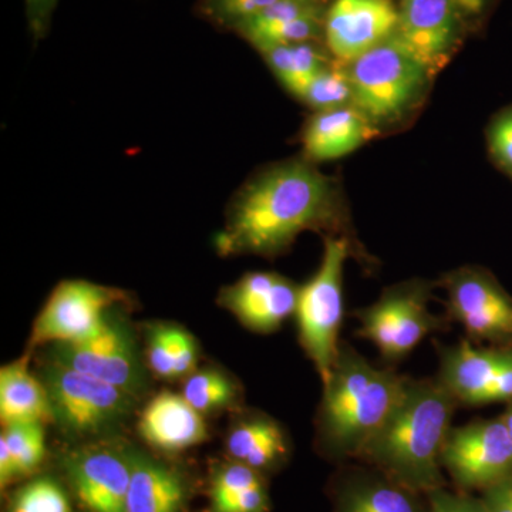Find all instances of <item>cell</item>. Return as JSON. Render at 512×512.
<instances>
[{
    "label": "cell",
    "mask_w": 512,
    "mask_h": 512,
    "mask_svg": "<svg viewBox=\"0 0 512 512\" xmlns=\"http://www.w3.org/2000/svg\"><path fill=\"white\" fill-rule=\"evenodd\" d=\"M336 218L329 178L308 161H286L259 171L232 195L215 248L221 256L274 258L302 232L332 227Z\"/></svg>",
    "instance_id": "cell-1"
},
{
    "label": "cell",
    "mask_w": 512,
    "mask_h": 512,
    "mask_svg": "<svg viewBox=\"0 0 512 512\" xmlns=\"http://www.w3.org/2000/svg\"><path fill=\"white\" fill-rule=\"evenodd\" d=\"M460 406L439 379L412 380L360 457L409 490L439 488L441 450Z\"/></svg>",
    "instance_id": "cell-2"
},
{
    "label": "cell",
    "mask_w": 512,
    "mask_h": 512,
    "mask_svg": "<svg viewBox=\"0 0 512 512\" xmlns=\"http://www.w3.org/2000/svg\"><path fill=\"white\" fill-rule=\"evenodd\" d=\"M407 382L409 377L373 366L340 342L316 414V443L323 453L338 460L360 456L402 399Z\"/></svg>",
    "instance_id": "cell-3"
},
{
    "label": "cell",
    "mask_w": 512,
    "mask_h": 512,
    "mask_svg": "<svg viewBox=\"0 0 512 512\" xmlns=\"http://www.w3.org/2000/svg\"><path fill=\"white\" fill-rule=\"evenodd\" d=\"M53 423L74 440H104L131 419L140 400L96 377L47 360L43 366Z\"/></svg>",
    "instance_id": "cell-4"
},
{
    "label": "cell",
    "mask_w": 512,
    "mask_h": 512,
    "mask_svg": "<svg viewBox=\"0 0 512 512\" xmlns=\"http://www.w3.org/2000/svg\"><path fill=\"white\" fill-rule=\"evenodd\" d=\"M350 254L348 239H325L316 274L299 289L296 306L299 343L322 383L328 380L339 352L343 322V269Z\"/></svg>",
    "instance_id": "cell-5"
},
{
    "label": "cell",
    "mask_w": 512,
    "mask_h": 512,
    "mask_svg": "<svg viewBox=\"0 0 512 512\" xmlns=\"http://www.w3.org/2000/svg\"><path fill=\"white\" fill-rule=\"evenodd\" d=\"M348 66L352 106L370 123H382L403 114L429 73V67L397 35Z\"/></svg>",
    "instance_id": "cell-6"
},
{
    "label": "cell",
    "mask_w": 512,
    "mask_h": 512,
    "mask_svg": "<svg viewBox=\"0 0 512 512\" xmlns=\"http://www.w3.org/2000/svg\"><path fill=\"white\" fill-rule=\"evenodd\" d=\"M120 308L123 306L107 313L89 338L52 345L49 360L120 387L141 400L147 392L146 360L138 352L130 326L117 315Z\"/></svg>",
    "instance_id": "cell-7"
},
{
    "label": "cell",
    "mask_w": 512,
    "mask_h": 512,
    "mask_svg": "<svg viewBox=\"0 0 512 512\" xmlns=\"http://www.w3.org/2000/svg\"><path fill=\"white\" fill-rule=\"evenodd\" d=\"M429 298L426 285L389 289L379 301L355 313L360 323L357 336L373 343L387 362L404 359L431 333L447 329V320L429 311Z\"/></svg>",
    "instance_id": "cell-8"
},
{
    "label": "cell",
    "mask_w": 512,
    "mask_h": 512,
    "mask_svg": "<svg viewBox=\"0 0 512 512\" xmlns=\"http://www.w3.org/2000/svg\"><path fill=\"white\" fill-rule=\"evenodd\" d=\"M130 295L120 288L86 279H66L53 289L33 323L30 348L79 342L100 328L107 313L127 306Z\"/></svg>",
    "instance_id": "cell-9"
},
{
    "label": "cell",
    "mask_w": 512,
    "mask_h": 512,
    "mask_svg": "<svg viewBox=\"0 0 512 512\" xmlns=\"http://www.w3.org/2000/svg\"><path fill=\"white\" fill-rule=\"evenodd\" d=\"M440 461L460 487L487 490L512 476L510 431L501 417L453 427Z\"/></svg>",
    "instance_id": "cell-10"
},
{
    "label": "cell",
    "mask_w": 512,
    "mask_h": 512,
    "mask_svg": "<svg viewBox=\"0 0 512 512\" xmlns=\"http://www.w3.org/2000/svg\"><path fill=\"white\" fill-rule=\"evenodd\" d=\"M439 382L458 404L512 402V348L480 349L467 340L439 348Z\"/></svg>",
    "instance_id": "cell-11"
},
{
    "label": "cell",
    "mask_w": 512,
    "mask_h": 512,
    "mask_svg": "<svg viewBox=\"0 0 512 512\" xmlns=\"http://www.w3.org/2000/svg\"><path fill=\"white\" fill-rule=\"evenodd\" d=\"M63 466L87 512H127L130 447L100 440L64 454Z\"/></svg>",
    "instance_id": "cell-12"
},
{
    "label": "cell",
    "mask_w": 512,
    "mask_h": 512,
    "mask_svg": "<svg viewBox=\"0 0 512 512\" xmlns=\"http://www.w3.org/2000/svg\"><path fill=\"white\" fill-rule=\"evenodd\" d=\"M399 22L393 0H333L323 37L330 55L348 66L396 35Z\"/></svg>",
    "instance_id": "cell-13"
},
{
    "label": "cell",
    "mask_w": 512,
    "mask_h": 512,
    "mask_svg": "<svg viewBox=\"0 0 512 512\" xmlns=\"http://www.w3.org/2000/svg\"><path fill=\"white\" fill-rule=\"evenodd\" d=\"M448 313L474 340L512 342V301L488 276L456 272L448 278Z\"/></svg>",
    "instance_id": "cell-14"
},
{
    "label": "cell",
    "mask_w": 512,
    "mask_h": 512,
    "mask_svg": "<svg viewBox=\"0 0 512 512\" xmlns=\"http://www.w3.org/2000/svg\"><path fill=\"white\" fill-rule=\"evenodd\" d=\"M299 289L275 272H249L218 293V305L255 333L276 332L295 316Z\"/></svg>",
    "instance_id": "cell-15"
},
{
    "label": "cell",
    "mask_w": 512,
    "mask_h": 512,
    "mask_svg": "<svg viewBox=\"0 0 512 512\" xmlns=\"http://www.w3.org/2000/svg\"><path fill=\"white\" fill-rule=\"evenodd\" d=\"M326 0H284L239 23L237 33L259 53L271 47L318 42L325 29Z\"/></svg>",
    "instance_id": "cell-16"
},
{
    "label": "cell",
    "mask_w": 512,
    "mask_h": 512,
    "mask_svg": "<svg viewBox=\"0 0 512 512\" xmlns=\"http://www.w3.org/2000/svg\"><path fill=\"white\" fill-rule=\"evenodd\" d=\"M137 431L148 446L161 453H181L210 437L207 421L183 394L163 390L148 400L137 420Z\"/></svg>",
    "instance_id": "cell-17"
},
{
    "label": "cell",
    "mask_w": 512,
    "mask_h": 512,
    "mask_svg": "<svg viewBox=\"0 0 512 512\" xmlns=\"http://www.w3.org/2000/svg\"><path fill=\"white\" fill-rule=\"evenodd\" d=\"M458 0H407L396 35L429 67L439 66L457 35Z\"/></svg>",
    "instance_id": "cell-18"
},
{
    "label": "cell",
    "mask_w": 512,
    "mask_h": 512,
    "mask_svg": "<svg viewBox=\"0 0 512 512\" xmlns=\"http://www.w3.org/2000/svg\"><path fill=\"white\" fill-rule=\"evenodd\" d=\"M127 512H183L188 484L177 467L130 447Z\"/></svg>",
    "instance_id": "cell-19"
},
{
    "label": "cell",
    "mask_w": 512,
    "mask_h": 512,
    "mask_svg": "<svg viewBox=\"0 0 512 512\" xmlns=\"http://www.w3.org/2000/svg\"><path fill=\"white\" fill-rule=\"evenodd\" d=\"M225 450L229 460L261 473L279 466L289 456L291 441L278 420L262 412H244L229 424Z\"/></svg>",
    "instance_id": "cell-20"
},
{
    "label": "cell",
    "mask_w": 512,
    "mask_h": 512,
    "mask_svg": "<svg viewBox=\"0 0 512 512\" xmlns=\"http://www.w3.org/2000/svg\"><path fill=\"white\" fill-rule=\"evenodd\" d=\"M370 124L353 106L318 111L303 128V153L311 161H330L348 156L372 137Z\"/></svg>",
    "instance_id": "cell-21"
},
{
    "label": "cell",
    "mask_w": 512,
    "mask_h": 512,
    "mask_svg": "<svg viewBox=\"0 0 512 512\" xmlns=\"http://www.w3.org/2000/svg\"><path fill=\"white\" fill-rule=\"evenodd\" d=\"M30 353L0 370V421L10 424H46L52 421L49 394L40 376L30 372Z\"/></svg>",
    "instance_id": "cell-22"
},
{
    "label": "cell",
    "mask_w": 512,
    "mask_h": 512,
    "mask_svg": "<svg viewBox=\"0 0 512 512\" xmlns=\"http://www.w3.org/2000/svg\"><path fill=\"white\" fill-rule=\"evenodd\" d=\"M261 55L279 83L299 100L313 80L329 66L328 57L316 42L271 47Z\"/></svg>",
    "instance_id": "cell-23"
},
{
    "label": "cell",
    "mask_w": 512,
    "mask_h": 512,
    "mask_svg": "<svg viewBox=\"0 0 512 512\" xmlns=\"http://www.w3.org/2000/svg\"><path fill=\"white\" fill-rule=\"evenodd\" d=\"M181 394L202 416L238 410L242 402V387L237 379L220 367H198L183 380Z\"/></svg>",
    "instance_id": "cell-24"
},
{
    "label": "cell",
    "mask_w": 512,
    "mask_h": 512,
    "mask_svg": "<svg viewBox=\"0 0 512 512\" xmlns=\"http://www.w3.org/2000/svg\"><path fill=\"white\" fill-rule=\"evenodd\" d=\"M339 512H420L406 488L380 480H357L346 485Z\"/></svg>",
    "instance_id": "cell-25"
},
{
    "label": "cell",
    "mask_w": 512,
    "mask_h": 512,
    "mask_svg": "<svg viewBox=\"0 0 512 512\" xmlns=\"http://www.w3.org/2000/svg\"><path fill=\"white\" fill-rule=\"evenodd\" d=\"M0 440L12 453L18 480L33 476L45 461V424H10L3 427Z\"/></svg>",
    "instance_id": "cell-26"
},
{
    "label": "cell",
    "mask_w": 512,
    "mask_h": 512,
    "mask_svg": "<svg viewBox=\"0 0 512 512\" xmlns=\"http://www.w3.org/2000/svg\"><path fill=\"white\" fill-rule=\"evenodd\" d=\"M8 512H73L69 495L52 477H35L13 493Z\"/></svg>",
    "instance_id": "cell-27"
},
{
    "label": "cell",
    "mask_w": 512,
    "mask_h": 512,
    "mask_svg": "<svg viewBox=\"0 0 512 512\" xmlns=\"http://www.w3.org/2000/svg\"><path fill=\"white\" fill-rule=\"evenodd\" d=\"M343 66L345 64H329L308 87L305 96L302 97L303 103L308 104L316 113L342 109L353 104L348 67Z\"/></svg>",
    "instance_id": "cell-28"
},
{
    "label": "cell",
    "mask_w": 512,
    "mask_h": 512,
    "mask_svg": "<svg viewBox=\"0 0 512 512\" xmlns=\"http://www.w3.org/2000/svg\"><path fill=\"white\" fill-rule=\"evenodd\" d=\"M284 0H198L195 12L214 28L232 32L239 23Z\"/></svg>",
    "instance_id": "cell-29"
},
{
    "label": "cell",
    "mask_w": 512,
    "mask_h": 512,
    "mask_svg": "<svg viewBox=\"0 0 512 512\" xmlns=\"http://www.w3.org/2000/svg\"><path fill=\"white\" fill-rule=\"evenodd\" d=\"M175 323H150L146 328L144 360L148 372L164 382H175L174 377Z\"/></svg>",
    "instance_id": "cell-30"
},
{
    "label": "cell",
    "mask_w": 512,
    "mask_h": 512,
    "mask_svg": "<svg viewBox=\"0 0 512 512\" xmlns=\"http://www.w3.org/2000/svg\"><path fill=\"white\" fill-rule=\"evenodd\" d=\"M262 483L264 480L258 470L238 461L229 460L228 463L218 466L212 474L210 500L237 494L239 491Z\"/></svg>",
    "instance_id": "cell-31"
},
{
    "label": "cell",
    "mask_w": 512,
    "mask_h": 512,
    "mask_svg": "<svg viewBox=\"0 0 512 512\" xmlns=\"http://www.w3.org/2000/svg\"><path fill=\"white\" fill-rule=\"evenodd\" d=\"M210 501L211 512H266L269 508L268 491L264 483Z\"/></svg>",
    "instance_id": "cell-32"
},
{
    "label": "cell",
    "mask_w": 512,
    "mask_h": 512,
    "mask_svg": "<svg viewBox=\"0 0 512 512\" xmlns=\"http://www.w3.org/2000/svg\"><path fill=\"white\" fill-rule=\"evenodd\" d=\"M200 346L197 339L187 329L175 325L174 332V377L177 380L187 379L198 369Z\"/></svg>",
    "instance_id": "cell-33"
},
{
    "label": "cell",
    "mask_w": 512,
    "mask_h": 512,
    "mask_svg": "<svg viewBox=\"0 0 512 512\" xmlns=\"http://www.w3.org/2000/svg\"><path fill=\"white\" fill-rule=\"evenodd\" d=\"M23 3L30 37L33 43L42 42L49 35L60 0H23Z\"/></svg>",
    "instance_id": "cell-34"
},
{
    "label": "cell",
    "mask_w": 512,
    "mask_h": 512,
    "mask_svg": "<svg viewBox=\"0 0 512 512\" xmlns=\"http://www.w3.org/2000/svg\"><path fill=\"white\" fill-rule=\"evenodd\" d=\"M429 512H488V510L483 500L446 493L437 488L431 491Z\"/></svg>",
    "instance_id": "cell-35"
},
{
    "label": "cell",
    "mask_w": 512,
    "mask_h": 512,
    "mask_svg": "<svg viewBox=\"0 0 512 512\" xmlns=\"http://www.w3.org/2000/svg\"><path fill=\"white\" fill-rule=\"evenodd\" d=\"M491 147L498 161L512 171V113L501 117L491 131Z\"/></svg>",
    "instance_id": "cell-36"
},
{
    "label": "cell",
    "mask_w": 512,
    "mask_h": 512,
    "mask_svg": "<svg viewBox=\"0 0 512 512\" xmlns=\"http://www.w3.org/2000/svg\"><path fill=\"white\" fill-rule=\"evenodd\" d=\"M484 491L483 501L488 512H512V476Z\"/></svg>",
    "instance_id": "cell-37"
},
{
    "label": "cell",
    "mask_w": 512,
    "mask_h": 512,
    "mask_svg": "<svg viewBox=\"0 0 512 512\" xmlns=\"http://www.w3.org/2000/svg\"><path fill=\"white\" fill-rule=\"evenodd\" d=\"M461 9L468 10V12H477L483 6L484 0H458Z\"/></svg>",
    "instance_id": "cell-38"
},
{
    "label": "cell",
    "mask_w": 512,
    "mask_h": 512,
    "mask_svg": "<svg viewBox=\"0 0 512 512\" xmlns=\"http://www.w3.org/2000/svg\"><path fill=\"white\" fill-rule=\"evenodd\" d=\"M501 420L504 421V424L507 426V429L510 431L512 437V402H510V406H508L507 412L501 416Z\"/></svg>",
    "instance_id": "cell-39"
},
{
    "label": "cell",
    "mask_w": 512,
    "mask_h": 512,
    "mask_svg": "<svg viewBox=\"0 0 512 512\" xmlns=\"http://www.w3.org/2000/svg\"><path fill=\"white\" fill-rule=\"evenodd\" d=\"M407 2V0H402V3Z\"/></svg>",
    "instance_id": "cell-40"
}]
</instances>
